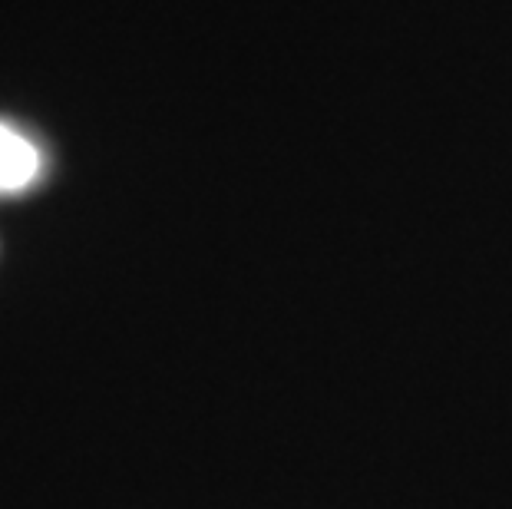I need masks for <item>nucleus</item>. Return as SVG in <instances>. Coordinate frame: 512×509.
Here are the masks:
<instances>
[{"label":"nucleus","instance_id":"nucleus-1","mask_svg":"<svg viewBox=\"0 0 512 509\" xmlns=\"http://www.w3.org/2000/svg\"><path fill=\"white\" fill-rule=\"evenodd\" d=\"M37 169H40L37 149L20 133L0 123V192L24 189L37 176Z\"/></svg>","mask_w":512,"mask_h":509}]
</instances>
